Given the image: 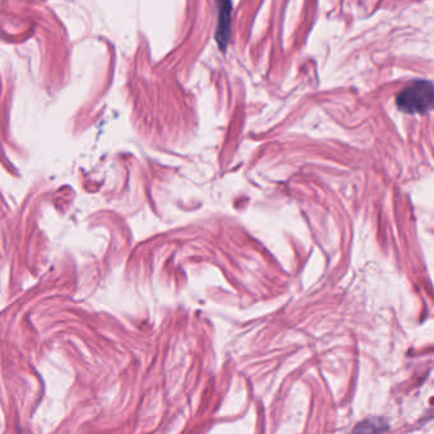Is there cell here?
Wrapping results in <instances>:
<instances>
[{
  "label": "cell",
  "mask_w": 434,
  "mask_h": 434,
  "mask_svg": "<svg viewBox=\"0 0 434 434\" xmlns=\"http://www.w3.org/2000/svg\"><path fill=\"white\" fill-rule=\"evenodd\" d=\"M232 0H221L219 1V17H218V28L215 33L218 46L222 51L227 50L230 37V26H232Z\"/></svg>",
  "instance_id": "cell-2"
},
{
  "label": "cell",
  "mask_w": 434,
  "mask_h": 434,
  "mask_svg": "<svg viewBox=\"0 0 434 434\" xmlns=\"http://www.w3.org/2000/svg\"><path fill=\"white\" fill-rule=\"evenodd\" d=\"M396 103L406 114H427L434 108V85L431 82H414L400 92Z\"/></svg>",
  "instance_id": "cell-1"
},
{
  "label": "cell",
  "mask_w": 434,
  "mask_h": 434,
  "mask_svg": "<svg viewBox=\"0 0 434 434\" xmlns=\"http://www.w3.org/2000/svg\"><path fill=\"white\" fill-rule=\"evenodd\" d=\"M389 431V425L386 424L383 419H370L363 423H359V425L354 429V432H383Z\"/></svg>",
  "instance_id": "cell-3"
}]
</instances>
